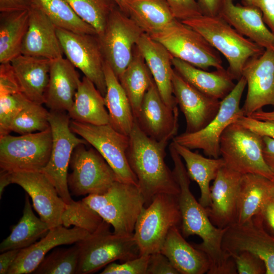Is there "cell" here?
<instances>
[{
    "label": "cell",
    "mask_w": 274,
    "mask_h": 274,
    "mask_svg": "<svg viewBox=\"0 0 274 274\" xmlns=\"http://www.w3.org/2000/svg\"><path fill=\"white\" fill-rule=\"evenodd\" d=\"M169 150L174 165L173 172L180 188L178 200L183 235L185 237L195 235L201 238L200 244L193 245L208 256L210 267L207 273H237L233 258L222 248V241L227 228H219L213 224L206 208L197 201L190 189V179L182 158L172 143Z\"/></svg>",
    "instance_id": "1"
},
{
    "label": "cell",
    "mask_w": 274,
    "mask_h": 274,
    "mask_svg": "<svg viewBox=\"0 0 274 274\" xmlns=\"http://www.w3.org/2000/svg\"><path fill=\"white\" fill-rule=\"evenodd\" d=\"M127 151L129 165L148 206L156 195H178L180 188L173 170L165 161L167 141H157L143 132L135 122L129 135Z\"/></svg>",
    "instance_id": "2"
},
{
    "label": "cell",
    "mask_w": 274,
    "mask_h": 274,
    "mask_svg": "<svg viewBox=\"0 0 274 274\" xmlns=\"http://www.w3.org/2000/svg\"><path fill=\"white\" fill-rule=\"evenodd\" d=\"M181 21L199 32L223 55L229 65L227 70L233 80H239L246 63L265 50L238 32L219 15H200Z\"/></svg>",
    "instance_id": "3"
},
{
    "label": "cell",
    "mask_w": 274,
    "mask_h": 274,
    "mask_svg": "<svg viewBox=\"0 0 274 274\" xmlns=\"http://www.w3.org/2000/svg\"><path fill=\"white\" fill-rule=\"evenodd\" d=\"M114 228L115 234H133L138 218L145 206L138 186L115 181L104 193L90 194L82 199Z\"/></svg>",
    "instance_id": "4"
},
{
    "label": "cell",
    "mask_w": 274,
    "mask_h": 274,
    "mask_svg": "<svg viewBox=\"0 0 274 274\" xmlns=\"http://www.w3.org/2000/svg\"><path fill=\"white\" fill-rule=\"evenodd\" d=\"M181 223L178 195L161 193L154 196L143 209L135 224L133 237L140 255L160 252L170 229Z\"/></svg>",
    "instance_id": "5"
},
{
    "label": "cell",
    "mask_w": 274,
    "mask_h": 274,
    "mask_svg": "<svg viewBox=\"0 0 274 274\" xmlns=\"http://www.w3.org/2000/svg\"><path fill=\"white\" fill-rule=\"evenodd\" d=\"M110 226L103 220L95 232L77 242L80 248L77 273H92L116 260L123 262L140 255L133 234H115Z\"/></svg>",
    "instance_id": "6"
},
{
    "label": "cell",
    "mask_w": 274,
    "mask_h": 274,
    "mask_svg": "<svg viewBox=\"0 0 274 274\" xmlns=\"http://www.w3.org/2000/svg\"><path fill=\"white\" fill-rule=\"evenodd\" d=\"M220 151L228 168L242 175H261L274 181V174L264 159L262 136L236 121L222 133Z\"/></svg>",
    "instance_id": "7"
},
{
    "label": "cell",
    "mask_w": 274,
    "mask_h": 274,
    "mask_svg": "<svg viewBox=\"0 0 274 274\" xmlns=\"http://www.w3.org/2000/svg\"><path fill=\"white\" fill-rule=\"evenodd\" d=\"M150 36L174 58L206 71L210 67L224 68L219 52L199 32L181 21L176 20Z\"/></svg>",
    "instance_id": "8"
},
{
    "label": "cell",
    "mask_w": 274,
    "mask_h": 274,
    "mask_svg": "<svg viewBox=\"0 0 274 274\" xmlns=\"http://www.w3.org/2000/svg\"><path fill=\"white\" fill-rule=\"evenodd\" d=\"M52 145L50 128L19 136H1V169L11 173L41 172L49 160Z\"/></svg>",
    "instance_id": "9"
},
{
    "label": "cell",
    "mask_w": 274,
    "mask_h": 274,
    "mask_svg": "<svg viewBox=\"0 0 274 274\" xmlns=\"http://www.w3.org/2000/svg\"><path fill=\"white\" fill-rule=\"evenodd\" d=\"M49 121L52 135V149L49 160L41 172L68 204L73 200L67 184V170L72 154L78 145L88 143L71 130V118L67 112L50 110Z\"/></svg>",
    "instance_id": "10"
},
{
    "label": "cell",
    "mask_w": 274,
    "mask_h": 274,
    "mask_svg": "<svg viewBox=\"0 0 274 274\" xmlns=\"http://www.w3.org/2000/svg\"><path fill=\"white\" fill-rule=\"evenodd\" d=\"M246 86V80L242 76L232 90L221 100L218 113L204 128L194 133H182L175 136L173 141L191 150H202L209 157H220V140L222 133L230 124L244 116L240 102Z\"/></svg>",
    "instance_id": "11"
},
{
    "label": "cell",
    "mask_w": 274,
    "mask_h": 274,
    "mask_svg": "<svg viewBox=\"0 0 274 274\" xmlns=\"http://www.w3.org/2000/svg\"><path fill=\"white\" fill-rule=\"evenodd\" d=\"M70 128L101 154L119 181L138 186L127 158L129 135L119 132L110 124L96 125L71 119Z\"/></svg>",
    "instance_id": "12"
},
{
    "label": "cell",
    "mask_w": 274,
    "mask_h": 274,
    "mask_svg": "<svg viewBox=\"0 0 274 274\" xmlns=\"http://www.w3.org/2000/svg\"><path fill=\"white\" fill-rule=\"evenodd\" d=\"M86 145L75 148L70 162L72 172L67 175L68 187L77 196L102 194L119 181L101 154L93 147L87 149Z\"/></svg>",
    "instance_id": "13"
},
{
    "label": "cell",
    "mask_w": 274,
    "mask_h": 274,
    "mask_svg": "<svg viewBox=\"0 0 274 274\" xmlns=\"http://www.w3.org/2000/svg\"><path fill=\"white\" fill-rule=\"evenodd\" d=\"M144 33L118 6L110 15L103 33L98 37L105 60L118 78L129 64L134 48Z\"/></svg>",
    "instance_id": "14"
},
{
    "label": "cell",
    "mask_w": 274,
    "mask_h": 274,
    "mask_svg": "<svg viewBox=\"0 0 274 274\" xmlns=\"http://www.w3.org/2000/svg\"><path fill=\"white\" fill-rule=\"evenodd\" d=\"M56 32L66 58L91 81L105 96L107 89L105 59L97 35L78 33L58 27Z\"/></svg>",
    "instance_id": "15"
},
{
    "label": "cell",
    "mask_w": 274,
    "mask_h": 274,
    "mask_svg": "<svg viewBox=\"0 0 274 274\" xmlns=\"http://www.w3.org/2000/svg\"><path fill=\"white\" fill-rule=\"evenodd\" d=\"M222 248L229 255L242 251L252 252L263 261L266 274H274V237L264 229L258 215L243 224L228 227Z\"/></svg>",
    "instance_id": "16"
},
{
    "label": "cell",
    "mask_w": 274,
    "mask_h": 274,
    "mask_svg": "<svg viewBox=\"0 0 274 274\" xmlns=\"http://www.w3.org/2000/svg\"><path fill=\"white\" fill-rule=\"evenodd\" d=\"M248 91L242 110L244 116L266 106L274 107V49H265L260 56L250 59L242 71Z\"/></svg>",
    "instance_id": "17"
},
{
    "label": "cell",
    "mask_w": 274,
    "mask_h": 274,
    "mask_svg": "<svg viewBox=\"0 0 274 274\" xmlns=\"http://www.w3.org/2000/svg\"><path fill=\"white\" fill-rule=\"evenodd\" d=\"M11 181L30 196L34 209L50 229L62 225L61 216L66 203L43 172L11 173Z\"/></svg>",
    "instance_id": "18"
},
{
    "label": "cell",
    "mask_w": 274,
    "mask_h": 274,
    "mask_svg": "<svg viewBox=\"0 0 274 274\" xmlns=\"http://www.w3.org/2000/svg\"><path fill=\"white\" fill-rule=\"evenodd\" d=\"M135 122L149 137L168 142L178 133V108L173 109L166 105L153 81L144 97Z\"/></svg>",
    "instance_id": "19"
},
{
    "label": "cell",
    "mask_w": 274,
    "mask_h": 274,
    "mask_svg": "<svg viewBox=\"0 0 274 274\" xmlns=\"http://www.w3.org/2000/svg\"><path fill=\"white\" fill-rule=\"evenodd\" d=\"M174 95L186 120L184 132L194 133L204 128L218 113L221 100L209 96L186 81L175 70Z\"/></svg>",
    "instance_id": "20"
},
{
    "label": "cell",
    "mask_w": 274,
    "mask_h": 274,
    "mask_svg": "<svg viewBox=\"0 0 274 274\" xmlns=\"http://www.w3.org/2000/svg\"><path fill=\"white\" fill-rule=\"evenodd\" d=\"M243 175L224 166L211 187L209 217L216 227L226 228L236 223L241 182Z\"/></svg>",
    "instance_id": "21"
},
{
    "label": "cell",
    "mask_w": 274,
    "mask_h": 274,
    "mask_svg": "<svg viewBox=\"0 0 274 274\" xmlns=\"http://www.w3.org/2000/svg\"><path fill=\"white\" fill-rule=\"evenodd\" d=\"M91 234L81 228L74 226L68 228L62 225L50 229L39 241L20 250L8 274L32 273L51 249L60 245L76 243Z\"/></svg>",
    "instance_id": "22"
},
{
    "label": "cell",
    "mask_w": 274,
    "mask_h": 274,
    "mask_svg": "<svg viewBox=\"0 0 274 274\" xmlns=\"http://www.w3.org/2000/svg\"><path fill=\"white\" fill-rule=\"evenodd\" d=\"M21 53L51 60L63 57V52L56 27L39 8L29 10V24L23 41Z\"/></svg>",
    "instance_id": "23"
},
{
    "label": "cell",
    "mask_w": 274,
    "mask_h": 274,
    "mask_svg": "<svg viewBox=\"0 0 274 274\" xmlns=\"http://www.w3.org/2000/svg\"><path fill=\"white\" fill-rule=\"evenodd\" d=\"M243 36L264 49H274V33L265 23L261 11L249 5L222 0L219 15Z\"/></svg>",
    "instance_id": "24"
},
{
    "label": "cell",
    "mask_w": 274,
    "mask_h": 274,
    "mask_svg": "<svg viewBox=\"0 0 274 274\" xmlns=\"http://www.w3.org/2000/svg\"><path fill=\"white\" fill-rule=\"evenodd\" d=\"M136 47L145 59L163 100L170 108H177L172 85L173 56L162 44L145 33L140 38Z\"/></svg>",
    "instance_id": "25"
},
{
    "label": "cell",
    "mask_w": 274,
    "mask_h": 274,
    "mask_svg": "<svg viewBox=\"0 0 274 274\" xmlns=\"http://www.w3.org/2000/svg\"><path fill=\"white\" fill-rule=\"evenodd\" d=\"M76 67L63 57L51 62L44 104L50 110L68 112L81 80Z\"/></svg>",
    "instance_id": "26"
},
{
    "label": "cell",
    "mask_w": 274,
    "mask_h": 274,
    "mask_svg": "<svg viewBox=\"0 0 274 274\" xmlns=\"http://www.w3.org/2000/svg\"><path fill=\"white\" fill-rule=\"evenodd\" d=\"M184 237L178 226L173 227L167 234L160 252L179 274L207 273L210 267L208 256Z\"/></svg>",
    "instance_id": "27"
},
{
    "label": "cell",
    "mask_w": 274,
    "mask_h": 274,
    "mask_svg": "<svg viewBox=\"0 0 274 274\" xmlns=\"http://www.w3.org/2000/svg\"><path fill=\"white\" fill-rule=\"evenodd\" d=\"M51 60L20 55L11 62L22 92L30 100L45 103Z\"/></svg>",
    "instance_id": "28"
},
{
    "label": "cell",
    "mask_w": 274,
    "mask_h": 274,
    "mask_svg": "<svg viewBox=\"0 0 274 274\" xmlns=\"http://www.w3.org/2000/svg\"><path fill=\"white\" fill-rule=\"evenodd\" d=\"M174 70L193 87L211 97L222 100L234 88L235 84L225 68L208 72L173 57Z\"/></svg>",
    "instance_id": "29"
},
{
    "label": "cell",
    "mask_w": 274,
    "mask_h": 274,
    "mask_svg": "<svg viewBox=\"0 0 274 274\" xmlns=\"http://www.w3.org/2000/svg\"><path fill=\"white\" fill-rule=\"evenodd\" d=\"M106 93L104 96L109 123L116 130L129 135L135 118L128 97L109 64L105 60Z\"/></svg>",
    "instance_id": "30"
},
{
    "label": "cell",
    "mask_w": 274,
    "mask_h": 274,
    "mask_svg": "<svg viewBox=\"0 0 274 274\" xmlns=\"http://www.w3.org/2000/svg\"><path fill=\"white\" fill-rule=\"evenodd\" d=\"M176 151L185 162L187 174L198 185L200 196L199 203L205 208L211 203L210 183L216 178L221 168L225 166L222 157H205L192 150L174 142H172Z\"/></svg>",
    "instance_id": "31"
},
{
    "label": "cell",
    "mask_w": 274,
    "mask_h": 274,
    "mask_svg": "<svg viewBox=\"0 0 274 274\" xmlns=\"http://www.w3.org/2000/svg\"><path fill=\"white\" fill-rule=\"evenodd\" d=\"M274 197V181L261 175H243L241 182L236 224H243L260 211Z\"/></svg>",
    "instance_id": "32"
},
{
    "label": "cell",
    "mask_w": 274,
    "mask_h": 274,
    "mask_svg": "<svg viewBox=\"0 0 274 274\" xmlns=\"http://www.w3.org/2000/svg\"><path fill=\"white\" fill-rule=\"evenodd\" d=\"M71 120L96 125L109 123L104 96L85 76L81 80L73 106L67 112Z\"/></svg>",
    "instance_id": "33"
},
{
    "label": "cell",
    "mask_w": 274,
    "mask_h": 274,
    "mask_svg": "<svg viewBox=\"0 0 274 274\" xmlns=\"http://www.w3.org/2000/svg\"><path fill=\"white\" fill-rule=\"evenodd\" d=\"M126 15L149 36L177 20L164 0H129Z\"/></svg>",
    "instance_id": "34"
},
{
    "label": "cell",
    "mask_w": 274,
    "mask_h": 274,
    "mask_svg": "<svg viewBox=\"0 0 274 274\" xmlns=\"http://www.w3.org/2000/svg\"><path fill=\"white\" fill-rule=\"evenodd\" d=\"M29 24V10L1 12L0 63L10 62L21 54Z\"/></svg>",
    "instance_id": "35"
},
{
    "label": "cell",
    "mask_w": 274,
    "mask_h": 274,
    "mask_svg": "<svg viewBox=\"0 0 274 274\" xmlns=\"http://www.w3.org/2000/svg\"><path fill=\"white\" fill-rule=\"evenodd\" d=\"M118 79L128 97L135 118L145 94L154 81L145 59L136 45L134 48L131 60Z\"/></svg>",
    "instance_id": "36"
},
{
    "label": "cell",
    "mask_w": 274,
    "mask_h": 274,
    "mask_svg": "<svg viewBox=\"0 0 274 274\" xmlns=\"http://www.w3.org/2000/svg\"><path fill=\"white\" fill-rule=\"evenodd\" d=\"M49 229L48 224L35 215L29 196L26 195L22 216L12 227L10 235L1 243L0 251L27 248L45 236Z\"/></svg>",
    "instance_id": "37"
},
{
    "label": "cell",
    "mask_w": 274,
    "mask_h": 274,
    "mask_svg": "<svg viewBox=\"0 0 274 274\" xmlns=\"http://www.w3.org/2000/svg\"><path fill=\"white\" fill-rule=\"evenodd\" d=\"M58 28L74 32L97 35L95 29L82 20L65 0H32Z\"/></svg>",
    "instance_id": "38"
},
{
    "label": "cell",
    "mask_w": 274,
    "mask_h": 274,
    "mask_svg": "<svg viewBox=\"0 0 274 274\" xmlns=\"http://www.w3.org/2000/svg\"><path fill=\"white\" fill-rule=\"evenodd\" d=\"M75 12L101 35L107 20L117 6L114 0H65Z\"/></svg>",
    "instance_id": "39"
},
{
    "label": "cell",
    "mask_w": 274,
    "mask_h": 274,
    "mask_svg": "<svg viewBox=\"0 0 274 274\" xmlns=\"http://www.w3.org/2000/svg\"><path fill=\"white\" fill-rule=\"evenodd\" d=\"M80 248L77 243L68 248H56L45 257L32 272L35 274H76Z\"/></svg>",
    "instance_id": "40"
},
{
    "label": "cell",
    "mask_w": 274,
    "mask_h": 274,
    "mask_svg": "<svg viewBox=\"0 0 274 274\" xmlns=\"http://www.w3.org/2000/svg\"><path fill=\"white\" fill-rule=\"evenodd\" d=\"M49 116L42 104L29 100L12 120L10 130L20 135L46 130L50 128Z\"/></svg>",
    "instance_id": "41"
},
{
    "label": "cell",
    "mask_w": 274,
    "mask_h": 274,
    "mask_svg": "<svg viewBox=\"0 0 274 274\" xmlns=\"http://www.w3.org/2000/svg\"><path fill=\"white\" fill-rule=\"evenodd\" d=\"M102 219L82 200L66 204L61 216L62 225L68 228L73 225L90 233L95 232L102 222Z\"/></svg>",
    "instance_id": "42"
},
{
    "label": "cell",
    "mask_w": 274,
    "mask_h": 274,
    "mask_svg": "<svg viewBox=\"0 0 274 274\" xmlns=\"http://www.w3.org/2000/svg\"><path fill=\"white\" fill-rule=\"evenodd\" d=\"M28 100L22 92L0 95V137L11 132L12 120Z\"/></svg>",
    "instance_id": "43"
},
{
    "label": "cell",
    "mask_w": 274,
    "mask_h": 274,
    "mask_svg": "<svg viewBox=\"0 0 274 274\" xmlns=\"http://www.w3.org/2000/svg\"><path fill=\"white\" fill-rule=\"evenodd\" d=\"M239 274H264L266 269L263 261L256 255L248 251L231 254Z\"/></svg>",
    "instance_id": "44"
},
{
    "label": "cell",
    "mask_w": 274,
    "mask_h": 274,
    "mask_svg": "<svg viewBox=\"0 0 274 274\" xmlns=\"http://www.w3.org/2000/svg\"><path fill=\"white\" fill-rule=\"evenodd\" d=\"M150 255H140L120 264L111 263L101 274H146Z\"/></svg>",
    "instance_id": "45"
},
{
    "label": "cell",
    "mask_w": 274,
    "mask_h": 274,
    "mask_svg": "<svg viewBox=\"0 0 274 274\" xmlns=\"http://www.w3.org/2000/svg\"><path fill=\"white\" fill-rule=\"evenodd\" d=\"M179 21L202 15L196 0H164Z\"/></svg>",
    "instance_id": "46"
},
{
    "label": "cell",
    "mask_w": 274,
    "mask_h": 274,
    "mask_svg": "<svg viewBox=\"0 0 274 274\" xmlns=\"http://www.w3.org/2000/svg\"><path fill=\"white\" fill-rule=\"evenodd\" d=\"M22 92L10 62L0 65V95Z\"/></svg>",
    "instance_id": "47"
},
{
    "label": "cell",
    "mask_w": 274,
    "mask_h": 274,
    "mask_svg": "<svg viewBox=\"0 0 274 274\" xmlns=\"http://www.w3.org/2000/svg\"><path fill=\"white\" fill-rule=\"evenodd\" d=\"M146 274H179L169 259L160 251L150 255Z\"/></svg>",
    "instance_id": "48"
},
{
    "label": "cell",
    "mask_w": 274,
    "mask_h": 274,
    "mask_svg": "<svg viewBox=\"0 0 274 274\" xmlns=\"http://www.w3.org/2000/svg\"><path fill=\"white\" fill-rule=\"evenodd\" d=\"M236 122L262 137L274 140V121L259 120L251 117L242 116Z\"/></svg>",
    "instance_id": "49"
},
{
    "label": "cell",
    "mask_w": 274,
    "mask_h": 274,
    "mask_svg": "<svg viewBox=\"0 0 274 274\" xmlns=\"http://www.w3.org/2000/svg\"><path fill=\"white\" fill-rule=\"evenodd\" d=\"M259 9L263 19L269 29L274 33V0H250L247 4Z\"/></svg>",
    "instance_id": "50"
},
{
    "label": "cell",
    "mask_w": 274,
    "mask_h": 274,
    "mask_svg": "<svg viewBox=\"0 0 274 274\" xmlns=\"http://www.w3.org/2000/svg\"><path fill=\"white\" fill-rule=\"evenodd\" d=\"M266 231L274 237V197L269 199L257 214Z\"/></svg>",
    "instance_id": "51"
},
{
    "label": "cell",
    "mask_w": 274,
    "mask_h": 274,
    "mask_svg": "<svg viewBox=\"0 0 274 274\" xmlns=\"http://www.w3.org/2000/svg\"><path fill=\"white\" fill-rule=\"evenodd\" d=\"M32 6V0H0L1 12L29 10Z\"/></svg>",
    "instance_id": "52"
},
{
    "label": "cell",
    "mask_w": 274,
    "mask_h": 274,
    "mask_svg": "<svg viewBox=\"0 0 274 274\" xmlns=\"http://www.w3.org/2000/svg\"><path fill=\"white\" fill-rule=\"evenodd\" d=\"M202 15L215 16L219 15L222 0H196Z\"/></svg>",
    "instance_id": "53"
},
{
    "label": "cell",
    "mask_w": 274,
    "mask_h": 274,
    "mask_svg": "<svg viewBox=\"0 0 274 274\" xmlns=\"http://www.w3.org/2000/svg\"><path fill=\"white\" fill-rule=\"evenodd\" d=\"M21 249L9 250L0 255V274H8Z\"/></svg>",
    "instance_id": "54"
},
{
    "label": "cell",
    "mask_w": 274,
    "mask_h": 274,
    "mask_svg": "<svg viewBox=\"0 0 274 274\" xmlns=\"http://www.w3.org/2000/svg\"><path fill=\"white\" fill-rule=\"evenodd\" d=\"M263 154L264 160L274 174V140L263 136Z\"/></svg>",
    "instance_id": "55"
},
{
    "label": "cell",
    "mask_w": 274,
    "mask_h": 274,
    "mask_svg": "<svg viewBox=\"0 0 274 274\" xmlns=\"http://www.w3.org/2000/svg\"><path fill=\"white\" fill-rule=\"evenodd\" d=\"M12 184L11 173L7 170L1 169L0 172V198L3 194L5 188L9 184Z\"/></svg>",
    "instance_id": "56"
},
{
    "label": "cell",
    "mask_w": 274,
    "mask_h": 274,
    "mask_svg": "<svg viewBox=\"0 0 274 274\" xmlns=\"http://www.w3.org/2000/svg\"><path fill=\"white\" fill-rule=\"evenodd\" d=\"M248 117H251L259 120L274 121V111L266 112L262 110H260L253 113L250 116Z\"/></svg>",
    "instance_id": "57"
},
{
    "label": "cell",
    "mask_w": 274,
    "mask_h": 274,
    "mask_svg": "<svg viewBox=\"0 0 274 274\" xmlns=\"http://www.w3.org/2000/svg\"><path fill=\"white\" fill-rule=\"evenodd\" d=\"M129 0H114L118 8L126 14L127 4Z\"/></svg>",
    "instance_id": "58"
},
{
    "label": "cell",
    "mask_w": 274,
    "mask_h": 274,
    "mask_svg": "<svg viewBox=\"0 0 274 274\" xmlns=\"http://www.w3.org/2000/svg\"><path fill=\"white\" fill-rule=\"evenodd\" d=\"M250 0H243L245 4H247Z\"/></svg>",
    "instance_id": "59"
}]
</instances>
